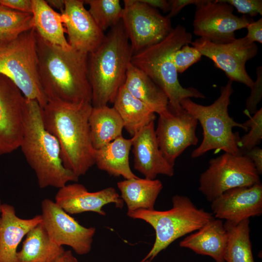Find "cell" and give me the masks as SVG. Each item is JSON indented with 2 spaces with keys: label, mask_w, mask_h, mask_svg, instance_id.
<instances>
[{
  "label": "cell",
  "mask_w": 262,
  "mask_h": 262,
  "mask_svg": "<svg viewBox=\"0 0 262 262\" xmlns=\"http://www.w3.org/2000/svg\"><path fill=\"white\" fill-rule=\"evenodd\" d=\"M35 37L39 77L48 101L91 103L88 54L52 44L36 32Z\"/></svg>",
  "instance_id": "obj_1"
},
{
  "label": "cell",
  "mask_w": 262,
  "mask_h": 262,
  "mask_svg": "<svg viewBox=\"0 0 262 262\" xmlns=\"http://www.w3.org/2000/svg\"><path fill=\"white\" fill-rule=\"evenodd\" d=\"M88 102L49 101L42 108L44 126L58 140L64 166L77 176L84 175L95 164Z\"/></svg>",
  "instance_id": "obj_2"
},
{
  "label": "cell",
  "mask_w": 262,
  "mask_h": 262,
  "mask_svg": "<svg viewBox=\"0 0 262 262\" xmlns=\"http://www.w3.org/2000/svg\"><path fill=\"white\" fill-rule=\"evenodd\" d=\"M19 148L34 171L38 186L60 188L79 178L64 166L57 139L45 128L42 108L35 100L26 98L23 132Z\"/></svg>",
  "instance_id": "obj_3"
},
{
  "label": "cell",
  "mask_w": 262,
  "mask_h": 262,
  "mask_svg": "<svg viewBox=\"0 0 262 262\" xmlns=\"http://www.w3.org/2000/svg\"><path fill=\"white\" fill-rule=\"evenodd\" d=\"M132 53L121 20L110 28L98 47L88 56V76L93 107L113 103L123 85Z\"/></svg>",
  "instance_id": "obj_4"
},
{
  "label": "cell",
  "mask_w": 262,
  "mask_h": 262,
  "mask_svg": "<svg viewBox=\"0 0 262 262\" xmlns=\"http://www.w3.org/2000/svg\"><path fill=\"white\" fill-rule=\"evenodd\" d=\"M192 42V35L177 25L162 41L133 54L131 63L148 76L165 94L168 107L178 113L182 110L181 101L186 98H204L197 89L181 85L172 60L174 52Z\"/></svg>",
  "instance_id": "obj_5"
},
{
  "label": "cell",
  "mask_w": 262,
  "mask_h": 262,
  "mask_svg": "<svg viewBox=\"0 0 262 262\" xmlns=\"http://www.w3.org/2000/svg\"><path fill=\"white\" fill-rule=\"evenodd\" d=\"M233 93L232 82L229 80L220 87L219 97L210 105L197 104L190 98L181 101L182 108L195 117L203 129L202 141L192 151V158H198L214 149L233 155L242 154L238 147L239 133L233 132L232 129L239 127L246 131L248 129L242 123L236 122L229 114L228 107Z\"/></svg>",
  "instance_id": "obj_6"
},
{
  "label": "cell",
  "mask_w": 262,
  "mask_h": 262,
  "mask_svg": "<svg viewBox=\"0 0 262 262\" xmlns=\"http://www.w3.org/2000/svg\"><path fill=\"white\" fill-rule=\"evenodd\" d=\"M172 208L166 211L139 209L127 213L133 219L144 220L155 232L153 245L140 262L151 261L177 239L198 230L214 217L212 213L198 208L187 196L176 195Z\"/></svg>",
  "instance_id": "obj_7"
},
{
  "label": "cell",
  "mask_w": 262,
  "mask_h": 262,
  "mask_svg": "<svg viewBox=\"0 0 262 262\" xmlns=\"http://www.w3.org/2000/svg\"><path fill=\"white\" fill-rule=\"evenodd\" d=\"M0 73L11 80L26 98L42 108L48 103L40 82L34 28L0 46Z\"/></svg>",
  "instance_id": "obj_8"
},
{
  "label": "cell",
  "mask_w": 262,
  "mask_h": 262,
  "mask_svg": "<svg viewBox=\"0 0 262 262\" xmlns=\"http://www.w3.org/2000/svg\"><path fill=\"white\" fill-rule=\"evenodd\" d=\"M199 191L210 202L228 190L261 182L252 162L243 154L225 152L209 162L200 176Z\"/></svg>",
  "instance_id": "obj_9"
},
{
  "label": "cell",
  "mask_w": 262,
  "mask_h": 262,
  "mask_svg": "<svg viewBox=\"0 0 262 262\" xmlns=\"http://www.w3.org/2000/svg\"><path fill=\"white\" fill-rule=\"evenodd\" d=\"M121 22L132 55L164 39L173 28L171 19L141 0H124Z\"/></svg>",
  "instance_id": "obj_10"
},
{
  "label": "cell",
  "mask_w": 262,
  "mask_h": 262,
  "mask_svg": "<svg viewBox=\"0 0 262 262\" xmlns=\"http://www.w3.org/2000/svg\"><path fill=\"white\" fill-rule=\"evenodd\" d=\"M193 33L216 44H227L236 38L235 32L253 21L246 15H235L233 7L223 0H200L196 5Z\"/></svg>",
  "instance_id": "obj_11"
},
{
  "label": "cell",
  "mask_w": 262,
  "mask_h": 262,
  "mask_svg": "<svg viewBox=\"0 0 262 262\" xmlns=\"http://www.w3.org/2000/svg\"><path fill=\"white\" fill-rule=\"evenodd\" d=\"M191 44L201 54L214 63L232 82L242 83L251 88L254 81L246 69L247 61L255 57L258 46L246 36L227 44H216L202 38L196 39Z\"/></svg>",
  "instance_id": "obj_12"
},
{
  "label": "cell",
  "mask_w": 262,
  "mask_h": 262,
  "mask_svg": "<svg viewBox=\"0 0 262 262\" xmlns=\"http://www.w3.org/2000/svg\"><path fill=\"white\" fill-rule=\"evenodd\" d=\"M42 224L50 239L56 244L71 247L79 255L88 253L96 232L94 227L86 228L59 206L45 198L41 203Z\"/></svg>",
  "instance_id": "obj_13"
},
{
  "label": "cell",
  "mask_w": 262,
  "mask_h": 262,
  "mask_svg": "<svg viewBox=\"0 0 262 262\" xmlns=\"http://www.w3.org/2000/svg\"><path fill=\"white\" fill-rule=\"evenodd\" d=\"M159 115L155 129L157 143L164 158L174 166L177 158L187 147L197 144L198 121L183 109L176 113L168 106Z\"/></svg>",
  "instance_id": "obj_14"
},
{
  "label": "cell",
  "mask_w": 262,
  "mask_h": 262,
  "mask_svg": "<svg viewBox=\"0 0 262 262\" xmlns=\"http://www.w3.org/2000/svg\"><path fill=\"white\" fill-rule=\"evenodd\" d=\"M26 100L16 85L0 73V156L20 147Z\"/></svg>",
  "instance_id": "obj_15"
},
{
  "label": "cell",
  "mask_w": 262,
  "mask_h": 262,
  "mask_svg": "<svg viewBox=\"0 0 262 262\" xmlns=\"http://www.w3.org/2000/svg\"><path fill=\"white\" fill-rule=\"evenodd\" d=\"M84 0H65L61 13L71 48L89 54L103 42L105 34L84 6Z\"/></svg>",
  "instance_id": "obj_16"
},
{
  "label": "cell",
  "mask_w": 262,
  "mask_h": 262,
  "mask_svg": "<svg viewBox=\"0 0 262 262\" xmlns=\"http://www.w3.org/2000/svg\"><path fill=\"white\" fill-rule=\"evenodd\" d=\"M211 203L212 214L217 219L239 223L262 213V184L227 190Z\"/></svg>",
  "instance_id": "obj_17"
},
{
  "label": "cell",
  "mask_w": 262,
  "mask_h": 262,
  "mask_svg": "<svg viewBox=\"0 0 262 262\" xmlns=\"http://www.w3.org/2000/svg\"><path fill=\"white\" fill-rule=\"evenodd\" d=\"M55 202L69 214L93 212L101 215L106 214L102 208L106 204L114 203L116 207L122 209L124 203L113 187L90 192L83 185L77 183L67 184L59 188Z\"/></svg>",
  "instance_id": "obj_18"
},
{
  "label": "cell",
  "mask_w": 262,
  "mask_h": 262,
  "mask_svg": "<svg viewBox=\"0 0 262 262\" xmlns=\"http://www.w3.org/2000/svg\"><path fill=\"white\" fill-rule=\"evenodd\" d=\"M131 138L134 168L145 178L156 179L160 174L173 176L174 166L167 162L160 150L154 122L143 128Z\"/></svg>",
  "instance_id": "obj_19"
},
{
  "label": "cell",
  "mask_w": 262,
  "mask_h": 262,
  "mask_svg": "<svg viewBox=\"0 0 262 262\" xmlns=\"http://www.w3.org/2000/svg\"><path fill=\"white\" fill-rule=\"evenodd\" d=\"M0 213V262H18L17 246L23 238L42 222L41 215L21 218L14 207L6 203L2 204Z\"/></svg>",
  "instance_id": "obj_20"
},
{
  "label": "cell",
  "mask_w": 262,
  "mask_h": 262,
  "mask_svg": "<svg viewBox=\"0 0 262 262\" xmlns=\"http://www.w3.org/2000/svg\"><path fill=\"white\" fill-rule=\"evenodd\" d=\"M228 234L222 220L214 218L180 242V247L208 256L215 262H225L224 257Z\"/></svg>",
  "instance_id": "obj_21"
},
{
  "label": "cell",
  "mask_w": 262,
  "mask_h": 262,
  "mask_svg": "<svg viewBox=\"0 0 262 262\" xmlns=\"http://www.w3.org/2000/svg\"><path fill=\"white\" fill-rule=\"evenodd\" d=\"M132 140L121 136L102 147L95 149V164L111 176L125 179L137 178L129 164Z\"/></svg>",
  "instance_id": "obj_22"
},
{
  "label": "cell",
  "mask_w": 262,
  "mask_h": 262,
  "mask_svg": "<svg viewBox=\"0 0 262 262\" xmlns=\"http://www.w3.org/2000/svg\"><path fill=\"white\" fill-rule=\"evenodd\" d=\"M134 97L147 105L155 114L159 115L168 106V99L164 92L145 73L129 64L123 84Z\"/></svg>",
  "instance_id": "obj_23"
},
{
  "label": "cell",
  "mask_w": 262,
  "mask_h": 262,
  "mask_svg": "<svg viewBox=\"0 0 262 262\" xmlns=\"http://www.w3.org/2000/svg\"><path fill=\"white\" fill-rule=\"evenodd\" d=\"M120 197L128 208L127 213L139 209L153 210L163 185L157 179H125L117 183Z\"/></svg>",
  "instance_id": "obj_24"
},
{
  "label": "cell",
  "mask_w": 262,
  "mask_h": 262,
  "mask_svg": "<svg viewBox=\"0 0 262 262\" xmlns=\"http://www.w3.org/2000/svg\"><path fill=\"white\" fill-rule=\"evenodd\" d=\"M124 124V128L132 137L156 119L155 113L144 103L132 96L122 86L113 102Z\"/></svg>",
  "instance_id": "obj_25"
},
{
  "label": "cell",
  "mask_w": 262,
  "mask_h": 262,
  "mask_svg": "<svg viewBox=\"0 0 262 262\" xmlns=\"http://www.w3.org/2000/svg\"><path fill=\"white\" fill-rule=\"evenodd\" d=\"M64 251L50 239L41 222L26 234L17 253V262H54Z\"/></svg>",
  "instance_id": "obj_26"
},
{
  "label": "cell",
  "mask_w": 262,
  "mask_h": 262,
  "mask_svg": "<svg viewBox=\"0 0 262 262\" xmlns=\"http://www.w3.org/2000/svg\"><path fill=\"white\" fill-rule=\"evenodd\" d=\"M91 139L95 149H99L122 135L124 124L113 107H93L89 117Z\"/></svg>",
  "instance_id": "obj_27"
},
{
  "label": "cell",
  "mask_w": 262,
  "mask_h": 262,
  "mask_svg": "<svg viewBox=\"0 0 262 262\" xmlns=\"http://www.w3.org/2000/svg\"><path fill=\"white\" fill-rule=\"evenodd\" d=\"M34 29L49 43L66 49H71L65 37L61 14L44 0H32Z\"/></svg>",
  "instance_id": "obj_28"
},
{
  "label": "cell",
  "mask_w": 262,
  "mask_h": 262,
  "mask_svg": "<svg viewBox=\"0 0 262 262\" xmlns=\"http://www.w3.org/2000/svg\"><path fill=\"white\" fill-rule=\"evenodd\" d=\"M249 219L239 223L225 221L228 242L224 254L226 262H255L250 239Z\"/></svg>",
  "instance_id": "obj_29"
},
{
  "label": "cell",
  "mask_w": 262,
  "mask_h": 262,
  "mask_svg": "<svg viewBox=\"0 0 262 262\" xmlns=\"http://www.w3.org/2000/svg\"><path fill=\"white\" fill-rule=\"evenodd\" d=\"M33 28V14L0 4V38L3 43L10 41Z\"/></svg>",
  "instance_id": "obj_30"
},
{
  "label": "cell",
  "mask_w": 262,
  "mask_h": 262,
  "mask_svg": "<svg viewBox=\"0 0 262 262\" xmlns=\"http://www.w3.org/2000/svg\"><path fill=\"white\" fill-rule=\"evenodd\" d=\"M88 12L103 32L109 30L121 20L123 8L119 0H85Z\"/></svg>",
  "instance_id": "obj_31"
},
{
  "label": "cell",
  "mask_w": 262,
  "mask_h": 262,
  "mask_svg": "<svg viewBox=\"0 0 262 262\" xmlns=\"http://www.w3.org/2000/svg\"><path fill=\"white\" fill-rule=\"evenodd\" d=\"M248 130V132L240 137L238 147L242 153L257 147L262 139V108L257 110L253 115L242 123Z\"/></svg>",
  "instance_id": "obj_32"
},
{
  "label": "cell",
  "mask_w": 262,
  "mask_h": 262,
  "mask_svg": "<svg viewBox=\"0 0 262 262\" xmlns=\"http://www.w3.org/2000/svg\"><path fill=\"white\" fill-rule=\"evenodd\" d=\"M202 57L200 52L194 47L185 45L174 52L172 60L178 73H182L190 66L199 61Z\"/></svg>",
  "instance_id": "obj_33"
},
{
  "label": "cell",
  "mask_w": 262,
  "mask_h": 262,
  "mask_svg": "<svg viewBox=\"0 0 262 262\" xmlns=\"http://www.w3.org/2000/svg\"><path fill=\"white\" fill-rule=\"evenodd\" d=\"M257 78L251 88V93L246 103L245 113L254 115L257 111V106L262 98V67L256 68Z\"/></svg>",
  "instance_id": "obj_34"
},
{
  "label": "cell",
  "mask_w": 262,
  "mask_h": 262,
  "mask_svg": "<svg viewBox=\"0 0 262 262\" xmlns=\"http://www.w3.org/2000/svg\"><path fill=\"white\" fill-rule=\"evenodd\" d=\"M235 7L239 13L252 17L258 14L262 15V0H223Z\"/></svg>",
  "instance_id": "obj_35"
},
{
  "label": "cell",
  "mask_w": 262,
  "mask_h": 262,
  "mask_svg": "<svg viewBox=\"0 0 262 262\" xmlns=\"http://www.w3.org/2000/svg\"><path fill=\"white\" fill-rule=\"evenodd\" d=\"M0 4L16 11L33 13L32 0H0Z\"/></svg>",
  "instance_id": "obj_36"
},
{
  "label": "cell",
  "mask_w": 262,
  "mask_h": 262,
  "mask_svg": "<svg viewBox=\"0 0 262 262\" xmlns=\"http://www.w3.org/2000/svg\"><path fill=\"white\" fill-rule=\"evenodd\" d=\"M247 33L246 37L251 42L262 43V18L250 22L246 28Z\"/></svg>",
  "instance_id": "obj_37"
},
{
  "label": "cell",
  "mask_w": 262,
  "mask_h": 262,
  "mask_svg": "<svg viewBox=\"0 0 262 262\" xmlns=\"http://www.w3.org/2000/svg\"><path fill=\"white\" fill-rule=\"evenodd\" d=\"M242 154L246 156L252 162L254 166L260 175L262 174V149L258 146L250 150L244 151Z\"/></svg>",
  "instance_id": "obj_38"
},
{
  "label": "cell",
  "mask_w": 262,
  "mask_h": 262,
  "mask_svg": "<svg viewBox=\"0 0 262 262\" xmlns=\"http://www.w3.org/2000/svg\"><path fill=\"white\" fill-rule=\"evenodd\" d=\"M200 0H168L170 5V10L166 16L171 19L177 15L185 6L195 4L196 5Z\"/></svg>",
  "instance_id": "obj_39"
},
{
  "label": "cell",
  "mask_w": 262,
  "mask_h": 262,
  "mask_svg": "<svg viewBox=\"0 0 262 262\" xmlns=\"http://www.w3.org/2000/svg\"><path fill=\"white\" fill-rule=\"evenodd\" d=\"M148 6L156 9H160L164 12H169L170 5L168 1L165 0H141Z\"/></svg>",
  "instance_id": "obj_40"
},
{
  "label": "cell",
  "mask_w": 262,
  "mask_h": 262,
  "mask_svg": "<svg viewBox=\"0 0 262 262\" xmlns=\"http://www.w3.org/2000/svg\"><path fill=\"white\" fill-rule=\"evenodd\" d=\"M54 262H78L70 250L65 251Z\"/></svg>",
  "instance_id": "obj_41"
},
{
  "label": "cell",
  "mask_w": 262,
  "mask_h": 262,
  "mask_svg": "<svg viewBox=\"0 0 262 262\" xmlns=\"http://www.w3.org/2000/svg\"><path fill=\"white\" fill-rule=\"evenodd\" d=\"M48 4L51 7L57 9L62 13L65 7V0H47Z\"/></svg>",
  "instance_id": "obj_42"
},
{
  "label": "cell",
  "mask_w": 262,
  "mask_h": 262,
  "mask_svg": "<svg viewBox=\"0 0 262 262\" xmlns=\"http://www.w3.org/2000/svg\"><path fill=\"white\" fill-rule=\"evenodd\" d=\"M1 205H2V203H1V199H0V211H1Z\"/></svg>",
  "instance_id": "obj_43"
},
{
  "label": "cell",
  "mask_w": 262,
  "mask_h": 262,
  "mask_svg": "<svg viewBox=\"0 0 262 262\" xmlns=\"http://www.w3.org/2000/svg\"><path fill=\"white\" fill-rule=\"evenodd\" d=\"M3 43V42H2L1 40L0 39V46Z\"/></svg>",
  "instance_id": "obj_44"
},
{
  "label": "cell",
  "mask_w": 262,
  "mask_h": 262,
  "mask_svg": "<svg viewBox=\"0 0 262 262\" xmlns=\"http://www.w3.org/2000/svg\"><path fill=\"white\" fill-rule=\"evenodd\" d=\"M144 262H151V261H150L149 260H147Z\"/></svg>",
  "instance_id": "obj_45"
}]
</instances>
